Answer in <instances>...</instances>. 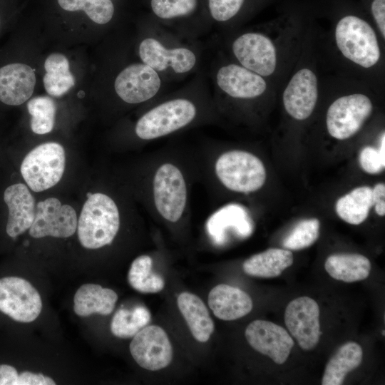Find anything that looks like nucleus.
<instances>
[{
  "instance_id": "1",
  "label": "nucleus",
  "mask_w": 385,
  "mask_h": 385,
  "mask_svg": "<svg viewBox=\"0 0 385 385\" xmlns=\"http://www.w3.org/2000/svg\"><path fill=\"white\" fill-rule=\"evenodd\" d=\"M379 34L365 19L346 15L337 22L332 40L337 53L349 65L361 72H374L382 66Z\"/></svg>"
},
{
  "instance_id": "2",
  "label": "nucleus",
  "mask_w": 385,
  "mask_h": 385,
  "mask_svg": "<svg viewBox=\"0 0 385 385\" xmlns=\"http://www.w3.org/2000/svg\"><path fill=\"white\" fill-rule=\"evenodd\" d=\"M119 227L120 215L114 200L104 193H88L77 223L81 245L93 250L110 245Z\"/></svg>"
},
{
  "instance_id": "3",
  "label": "nucleus",
  "mask_w": 385,
  "mask_h": 385,
  "mask_svg": "<svg viewBox=\"0 0 385 385\" xmlns=\"http://www.w3.org/2000/svg\"><path fill=\"white\" fill-rule=\"evenodd\" d=\"M232 50L242 66L264 77H274L283 66L284 49L279 37L247 32L233 41Z\"/></svg>"
},
{
  "instance_id": "4",
  "label": "nucleus",
  "mask_w": 385,
  "mask_h": 385,
  "mask_svg": "<svg viewBox=\"0 0 385 385\" xmlns=\"http://www.w3.org/2000/svg\"><path fill=\"white\" fill-rule=\"evenodd\" d=\"M219 181L233 192L249 193L265 184L267 173L263 163L254 154L241 150L222 153L215 163Z\"/></svg>"
},
{
  "instance_id": "5",
  "label": "nucleus",
  "mask_w": 385,
  "mask_h": 385,
  "mask_svg": "<svg viewBox=\"0 0 385 385\" xmlns=\"http://www.w3.org/2000/svg\"><path fill=\"white\" fill-rule=\"evenodd\" d=\"M339 96L329 105L326 113V127L329 135L346 140L356 135L371 117L374 105L365 92L356 88Z\"/></svg>"
},
{
  "instance_id": "6",
  "label": "nucleus",
  "mask_w": 385,
  "mask_h": 385,
  "mask_svg": "<svg viewBox=\"0 0 385 385\" xmlns=\"http://www.w3.org/2000/svg\"><path fill=\"white\" fill-rule=\"evenodd\" d=\"M153 205L166 221L177 222L185 213L188 202L187 182L182 170L173 163L160 164L151 182Z\"/></svg>"
},
{
  "instance_id": "7",
  "label": "nucleus",
  "mask_w": 385,
  "mask_h": 385,
  "mask_svg": "<svg viewBox=\"0 0 385 385\" xmlns=\"http://www.w3.org/2000/svg\"><path fill=\"white\" fill-rule=\"evenodd\" d=\"M65 151L61 145L49 142L31 150L23 160L20 171L27 185L41 192L56 185L65 169Z\"/></svg>"
},
{
  "instance_id": "8",
  "label": "nucleus",
  "mask_w": 385,
  "mask_h": 385,
  "mask_svg": "<svg viewBox=\"0 0 385 385\" xmlns=\"http://www.w3.org/2000/svg\"><path fill=\"white\" fill-rule=\"evenodd\" d=\"M195 115L196 108L190 101H169L145 113L135 125V134L142 140L158 138L188 125Z\"/></svg>"
},
{
  "instance_id": "9",
  "label": "nucleus",
  "mask_w": 385,
  "mask_h": 385,
  "mask_svg": "<svg viewBox=\"0 0 385 385\" xmlns=\"http://www.w3.org/2000/svg\"><path fill=\"white\" fill-rule=\"evenodd\" d=\"M319 81L314 66L304 63L293 72L282 92L286 113L302 121L313 113L319 96Z\"/></svg>"
},
{
  "instance_id": "10",
  "label": "nucleus",
  "mask_w": 385,
  "mask_h": 385,
  "mask_svg": "<svg viewBox=\"0 0 385 385\" xmlns=\"http://www.w3.org/2000/svg\"><path fill=\"white\" fill-rule=\"evenodd\" d=\"M42 301L27 280L17 277L0 279V311L20 322H31L39 316Z\"/></svg>"
},
{
  "instance_id": "11",
  "label": "nucleus",
  "mask_w": 385,
  "mask_h": 385,
  "mask_svg": "<svg viewBox=\"0 0 385 385\" xmlns=\"http://www.w3.org/2000/svg\"><path fill=\"white\" fill-rule=\"evenodd\" d=\"M77 223V215L71 206L61 205L56 197H49L37 203L29 235L34 238H66L76 232Z\"/></svg>"
},
{
  "instance_id": "12",
  "label": "nucleus",
  "mask_w": 385,
  "mask_h": 385,
  "mask_svg": "<svg viewBox=\"0 0 385 385\" xmlns=\"http://www.w3.org/2000/svg\"><path fill=\"white\" fill-rule=\"evenodd\" d=\"M130 352L142 368L157 371L168 366L173 359V349L166 332L156 325L143 328L133 338Z\"/></svg>"
},
{
  "instance_id": "13",
  "label": "nucleus",
  "mask_w": 385,
  "mask_h": 385,
  "mask_svg": "<svg viewBox=\"0 0 385 385\" xmlns=\"http://www.w3.org/2000/svg\"><path fill=\"white\" fill-rule=\"evenodd\" d=\"M284 323L302 349L312 350L317 345L321 335L319 307L313 299L304 296L291 301L285 309Z\"/></svg>"
},
{
  "instance_id": "14",
  "label": "nucleus",
  "mask_w": 385,
  "mask_h": 385,
  "mask_svg": "<svg viewBox=\"0 0 385 385\" xmlns=\"http://www.w3.org/2000/svg\"><path fill=\"white\" fill-rule=\"evenodd\" d=\"M245 335L255 350L268 356L277 364L286 361L294 344L282 327L262 319L252 322L247 327Z\"/></svg>"
},
{
  "instance_id": "15",
  "label": "nucleus",
  "mask_w": 385,
  "mask_h": 385,
  "mask_svg": "<svg viewBox=\"0 0 385 385\" xmlns=\"http://www.w3.org/2000/svg\"><path fill=\"white\" fill-rule=\"evenodd\" d=\"M118 96L128 103H140L153 98L159 91L160 79L156 71L145 63L124 68L114 84Z\"/></svg>"
},
{
  "instance_id": "16",
  "label": "nucleus",
  "mask_w": 385,
  "mask_h": 385,
  "mask_svg": "<svg viewBox=\"0 0 385 385\" xmlns=\"http://www.w3.org/2000/svg\"><path fill=\"white\" fill-rule=\"evenodd\" d=\"M216 79L219 88L235 98H255L265 94L269 88L265 78L237 64L221 67Z\"/></svg>"
},
{
  "instance_id": "17",
  "label": "nucleus",
  "mask_w": 385,
  "mask_h": 385,
  "mask_svg": "<svg viewBox=\"0 0 385 385\" xmlns=\"http://www.w3.org/2000/svg\"><path fill=\"white\" fill-rule=\"evenodd\" d=\"M36 85L34 70L27 64L10 63L0 67V101L19 106L31 96Z\"/></svg>"
},
{
  "instance_id": "18",
  "label": "nucleus",
  "mask_w": 385,
  "mask_h": 385,
  "mask_svg": "<svg viewBox=\"0 0 385 385\" xmlns=\"http://www.w3.org/2000/svg\"><path fill=\"white\" fill-rule=\"evenodd\" d=\"M139 55L145 64L158 71L170 66L175 73H185L196 63V57L190 50L185 48L166 49L153 38H145L140 43Z\"/></svg>"
},
{
  "instance_id": "19",
  "label": "nucleus",
  "mask_w": 385,
  "mask_h": 385,
  "mask_svg": "<svg viewBox=\"0 0 385 385\" xmlns=\"http://www.w3.org/2000/svg\"><path fill=\"white\" fill-rule=\"evenodd\" d=\"M4 200L9 209L6 232L16 237L31 226L36 215L35 199L24 184L16 183L5 190Z\"/></svg>"
},
{
  "instance_id": "20",
  "label": "nucleus",
  "mask_w": 385,
  "mask_h": 385,
  "mask_svg": "<svg viewBox=\"0 0 385 385\" xmlns=\"http://www.w3.org/2000/svg\"><path fill=\"white\" fill-rule=\"evenodd\" d=\"M208 304L214 315L224 321L240 319L249 314L253 307L251 297L245 292L225 284L210 290Z\"/></svg>"
},
{
  "instance_id": "21",
  "label": "nucleus",
  "mask_w": 385,
  "mask_h": 385,
  "mask_svg": "<svg viewBox=\"0 0 385 385\" xmlns=\"http://www.w3.org/2000/svg\"><path fill=\"white\" fill-rule=\"evenodd\" d=\"M118 300L117 294L111 289L95 284H85L76 291L73 309L80 317L93 314L108 315L113 311Z\"/></svg>"
},
{
  "instance_id": "22",
  "label": "nucleus",
  "mask_w": 385,
  "mask_h": 385,
  "mask_svg": "<svg viewBox=\"0 0 385 385\" xmlns=\"http://www.w3.org/2000/svg\"><path fill=\"white\" fill-rule=\"evenodd\" d=\"M177 304L193 337L207 342L214 332V322L204 302L197 295L184 292L178 297Z\"/></svg>"
},
{
  "instance_id": "23",
  "label": "nucleus",
  "mask_w": 385,
  "mask_h": 385,
  "mask_svg": "<svg viewBox=\"0 0 385 385\" xmlns=\"http://www.w3.org/2000/svg\"><path fill=\"white\" fill-rule=\"evenodd\" d=\"M294 261L292 252L287 249L270 248L247 259L242 265L245 274L262 278H273L290 267Z\"/></svg>"
},
{
  "instance_id": "24",
  "label": "nucleus",
  "mask_w": 385,
  "mask_h": 385,
  "mask_svg": "<svg viewBox=\"0 0 385 385\" xmlns=\"http://www.w3.org/2000/svg\"><path fill=\"white\" fill-rule=\"evenodd\" d=\"M369 260L356 253H337L329 255L324 263L327 273L334 279L354 282L368 277L371 271Z\"/></svg>"
},
{
  "instance_id": "25",
  "label": "nucleus",
  "mask_w": 385,
  "mask_h": 385,
  "mask_svg": "<svg viewBox=\"0 0 385 385\" xmlns=\"http://www.w3.org/2000/svg\"><path fill=\"white\" fill-rule=\"evenodd\" d=\"M362 357L363 351L359 344L354 342L344 344L327 362L322 384H342L347 374L360 365Z\"/></svg>"
},
{
  "instance_id": "26",
  "label": "nucleus",
  "mask_w": 385,
  "mask_h": 385,
  "mask_svg": "<svg viewBox=\"0 0 385 385\" xmlns=\"http://www.w3.org/2000/svg\"><path fill=\"white\" fill-rule=\"evenodd\" d=\"M372 206V189L362 186L341 197L336 203V212L346 222L359 225L367 218Z\"/></svg>"
},
{
  "instance_id": "27",
  "label": "nucleus",
  "mask_w": 385,
  "mask_h": 385,
  "mask_svg": "<svg viewBox=\"0 0 385 385\" xmlns=\"http://www.w3.org/2000/svg\"><path fill=\"white\" fill-rule=\"evenodd\" d=\"M46 71L43 81L47 93L61 96L68 91L75 84V80L69 69L67 58L61 53L49 55L45 62Z\"/></svg>"
},
{
  "instance_id": "28",
  "label": "nucleus",
  "mask_w": 385,
  "mask_h": 385,
  "mask_svg": "<svg viewBox=\"0 0 385 385\" xmlns=\"http://www.w3.org/2000/svg\"><path fill=\"white\" fill-rule=\"evenodd\" d=\"M153 260L148 255H140L132 262L128 281L130 285L141 293H157L165 287L163 278L152 271Z\"/></svg>"
},
{
  "instance_id": "29",
  "label": "nucleus",
  "mask_w": 385,
  "mask_h": 385,
  "mask_svg": "<svg viewBox=\"0 0 385 385\" xmlns=\"http://www.w3.org/2000/svg\"><path fill=\"white\" fill-rule=\"evenodd\" d=\"M150 319V312L142 305L135 306L131 309L120 308L112 318L111 331L117 337L130 338L146 327Z\"/></svg>"
},
{
  "instance_id": "30",
  "label": "nucleus",
  "mask_w": 385,
  "mask_h": 385,
  "mask_svg": "<svg viewBox=\"0 0 385 385\" xmlns=\"http://www.w3.org/2000/svg\"><path fill=\"white\" fill-rule=\"evenodd\" d=\"M31 115L30 125L32 131L38 135L50 133L54 125L56 106L48 96H37L27 103Z\"/></svg>"
},
{
  "instance_id": "31",
  "label": "nucleus",
  "mask_w": 385,
  "mask_h": 385,
  "mask_svg": "<svg viewBox=\"0 0 385 385\" xmlns=\"http://www.w3.org/2000/svg\"><path fill=\"white\" fill-rule=\"evenodd\" d=\"M59 6L68 11H83L98 24L109 22L114 13L111 0H57Z\"/></svg>"
},
{
  "instance_id": "32",
  "label": "nucleus",
  "mask_w": 385,
  "mask_h": 385,
  "mask_svg": "<svg viewBox=\"0 0 385 385\" xmlns=\"http://www.w3.org/2000/svg\"><path fill=\"white\" fill-rule=\"evenodd\" d=\"M320 222L317 218L299 221L285 237L282 246L289 250H300L312 245L319 236Z\"/></svg>"
},
{
  "instance_id": "33",
  "label": "nucleus",
  "mask_w": 385,
  "mask_h": 385,
  "mask_svg": "<svg viewBox=\"0 0 385 385\" xmlns=\"http://www.w3.org/2000/svg\"><path fill=\"white\" fill-rule=\"evenodd\" d=\"M197 6V0H151L154 14L161 19L186 16Z\"/></svg>"
},
{
  "instance_id": "34",
  "label": "nucleus",
  "mask_w": 385,
  "mask_h": 385,
  "mask_svg": "<svg viewBox=\"0 0 385 385\" xmlns=\"http://www.w3.org/2000/svg\"><path fill=\"white\" fill-rule=\"evenodd\" d=\"M244 1L245 0H208V5L215 20L225 21L239 12Z\"/></svg>"
},
{
  "instance_id": "35",
  "label": "nucleus",
  "mask_w": 385,
  "mask_h": 385,
  "mask_svg": "<svg viewBox=\"0 0 385 385\" xmlns=\"http://www.w3.org/2000/svg\"><path fill=\"white\" fill-rule=\"evenodd\" d=\"M359 164L364 171L369 174H378L384 170L385 157L379 149L374 147H364L359 154Z\"/></svg>"
},
{
  "instance_id": "36",
  "label": "nucleus",
  "mask_w": 385,
  "mask_h": 385,
  "mask_svg": "<svg viewBox=\"0 0 385 385\" xmlns=\"http://www.w3.org/2000/svg\"><path fill=\"white\" fill-rule=\"evenodd\" d=\"M372 17L377 28V32L384 42L385 39V0H373L371 4Z\"/></svg>"
},
{
  "instance_id": "37",
  "label": "nucleus",
  "mask_w": 385,
  "mask_h": 385,
  "mask_svg": "<svg viewBox=\"0 0 385 385\" xmlns=\"http://www.w3.org/2000/svg\"><path fill=\"white\" fill-rule=\"evenodd\" d=\"M55 381L42 374L23 371L17 379L16 385H54Z\"/></svg>"
},
{
  "instance_id": "38",
  "label": "nucleus",
  "mask_w": 385,
  "mask_h": 385,
  "mask_svg": "<svg viewBox=\"0 0 385 385\" xmlns=\"http://www.w3.org/2000/svg\"><path fill=\"white\" fill-rule=\"evenodd\" d=\"M372 197L375 212L379 216L385 215V185L378 183L372 189Z\"/></svg>"
},
{
  "instance_id": "39",
  "label": "nucleus",
  "mask_w": 385,
  "mask_h": 385,
  "mask_svg": "<svg viewBox=\"0 0 385 385\" xmlns=\"http://www.w3.org/2000/svg\"><path fill=\"white\" fill-rule=\"evenodd\" d=\"M18 376L14 366L8 364L0 365V385H16Z\"/></svg>"
},
{
  "instance_id": "40",
  "label": "nucleus",
  "mask_w": 385,
  "mask_h": 385,
  "mask_svg": "<svg viewBox=\"0 0 385 385\" xmlns=\"http://www.w3.org/2000/svg\"><path fill=\"white\" fill-rule=\"evenodd\" d=\"M381 334H382L384 336L385 335L384 330H382Z\"/></svg>"
}]
</instances>
